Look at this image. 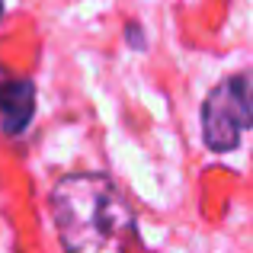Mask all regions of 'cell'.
Returning <instances> with one entry per match:
<instances>
[{"mask_svg": "<svg viewBox=\"0 0 253 253\" xmlns=\"http://www.w3.org/2000/svg\"><path fill=\"white\" fill-rule=\"evenodd\" d=\"M64 253H125L135 241V211L106 173H71L48 192Z\"/></svg>", "mask_w": 253, "mask_h": 253, "instance_id": "1", "label": "cell"}, {"mask_svg": "<svg viewBox=\"0 0 253 253\" xmlns=\"http://www.w3.org/2000/svg\"><path fill=\"white\" fill-rule=\"evenodd\" d=\"M199 125L211 154L241 148L244 135L253 128V71H237L211 86L199 109Z\"/></svg>", "mask_w": 253, "mask_h": 253, "instance_id": "2", "label": "cell"}, {"mask_svg": "<svg viewBox=\"0 0 253 253\" xmlns=\"http://www.w3.org/2000/svg\"><path fill=\"white\" fill-rule=\"evenodd\" d=\"M36 116V86L26 77L0 81V131L10 138L23 135Z\"/></svg>", "mask_w": 253, "mask_h": 253, "instance_id": "3", "label": "cell"}, {"mask_svg": "<svg viewBox=\"0 0 253 253\" xmlns=\"http://www.w3.org/2000/svg\"><path fill=\"white\" fill-rule=\"evenodd\" d=\"M0 19H3V0H0Z\"/></svg>", "mask_w": 253, "mask_h": 253, "instance_id": "4", "label": "cell"}, {"mask_svg": "<svg viewBox=\"0 0 253 253\" xmlns=\"http://www.w3.org/2000/svg\"><path fill=\"white\" fill-rule=\"evenodd\" d=\"M0 77H3V71H0Z\"/></svg>", "mask_w": 253, "mask_h": 253, "instance_id": "5", "label": "cell"}]
</instances>
